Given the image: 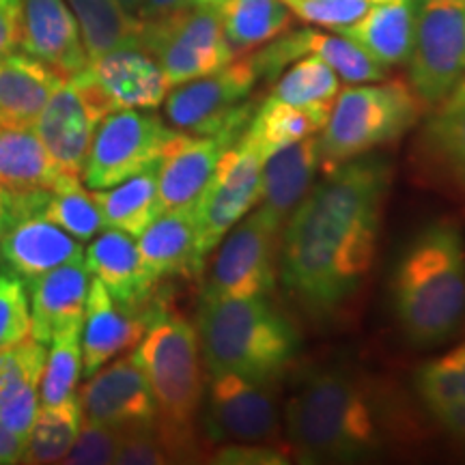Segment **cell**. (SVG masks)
Masks as SVG:
<instances>
[{
  "instance_id": "f5cc1de1",
  "label": "cell",
  "mask_w": 465,
  "mask_h": 465,
  "mask_svg": "<svg viewBox=\"0 0 465 465\" xmlns=\"http://www.w3.org/2000/svg\"><path fill=\"white\" fill-rule=\"evenodd\" d=\"M226 0H192V5H203V7H220Z\"/></svg>"
},
{
  "instance_id": "5bb4252c",
  "label": "cell",
  "mask_w": 465,
  "mask_h": 465,
  "mask_svg": "<svg viewBox=\"0 0 465 465\" xmlns=\"http://www.w3.org/2000/svg\"><path fill=\"white\" fill-rule=\"evenodd\" d=\"M72 78L91 91L106 114L125 108L155 110L171 91L160 63L138 42L93 58Z\"/></svg>"
},
{
  "instance_id": "83f0119b",
  "label": "cell",
  "mask_w": 465,
  "mask_h": 465,
  "mask_svg": "<svg viewBox=\"0 0 465 465\" xmlns=\"http://www.w3.org/2000/svg\"><path fill=\"white\" fill-rule=\"evenodd\" d=\"M67 174L50 158L33 125H0V188L9 192L52 190Z\"/></svg>"
},
{
  "instance_id": "7a4b0ae2",
  "label": "cell",
  "mask_w": 465,
  "mask_h": 465,
  "mask_svg": "<svg viewBox=\"0 0 465 465\" xmlns=\"http://www.w3.org/2000/svg\"><path fill=\"white\" fill-rule=\"evenodd\" d=\"M394 317L416 347L449 341L465 322V237L438 220L407 243L392 276Z\"/></svg>"
},
{
  "instance_id": "9a60e30c",
  "label": "cell",
  "mask_w": 465,
  "mask_h": 465,
  "mask_svg": "<svg viewBox=\"0 0 465 465\" xmlns=\"http://www.w3.org/2000/svg\"><path fill=\"white\" fill-rule=\"evenodd\" d=\"M106 110L78 80L65 78L35 119V132L61 171L83 177L91 141Z\"/></svg>"
},
{
  "instance_id": "1f68e13d",
  "label": "cell",
  "mask_w": 465,
  "mask_h": 465,
  "mask_svg": "<svg viewBox=\"0 0 465 465\" xmlns=\"http://www.w3.org/2000/svg\"><path fill=\"white\" fill-rule=\"evenodd\" d=\"M422 147L449 179L465 190V78L435 106L424 127Z\"/></svg>"
},
{
  "instance_id": "9c48e42d",
  "label": "cell",
  "mask_w": 465,
  "mask_h": 465,
  "mask_svg": "<svg viewBox=\"0 0 465 465\" xmlns=\"http://www.w3.org/2000/svg\"><path fill=\"white\" fill-rule=\"evenodd\" d=\"M407 83L424 108H435L465 78V3H418Z\"/></svg>"
},
{
  "instance_id": "8992f818",
  "label": "cell",
  "mask_w": 465,
  "mask_h": 465,
  "mask_svg": "<svg viewBox=\"0 0 465 465\" xmlns=\"http://www.w3.org/2000/svg\"><path fill=\"white\" fill-rule=\"evenodd\" d=\"M422 102L405 80L347 86L336 97L319 136L322 164L336 168L388 144L416 125Z\"/></svg>"
},
{
  "instance_id": "30bf717a",
  "label": "cell",
  "mask_w": 465,
  "mask_h": 465,
  "mask_svg": "<svg viewBox=\"0 0 465 465\" xmlns=\"http://www.w3.org/2000/svg\"><path fill=\"white\" fill-rule=\"evenodd\" d=\"M282 229L261 209L243 216L216 246L203 300H242L272 293L281 265Z\"/></svg>"
},
{
  "instance_id": "d590c367",
  "label": "cell",
  "mask_w": 465,
  "mask_h": 465,
  "mask_svg": "<svg viewBox=\"0 0 465 465\" xmlns=\"http://www.w3.org/2000/svg\"><path fill=\"white\" fill-rule=\"evenodd\" d=\"M42 216L61 226L78 242H89L106 229V220L95 196L86 192L83 177L67 174L61 183L48 190Z\"/></svg>"
},
{
  "instance_id": "277c9868",
  "label": "cell",
  "mask_w": 465,
  "mask_h": 465,
  "mask_svg": "<svg viewBox=\"0 0 465 465\" xmlns=\"http://www.w3.org/2000/svg\"><path fill=\"white\" fill-rule=\"evenodd\" d=\"M207 377L232 373L272 383L298 356L293 323L265 295L242 300H201L196 319Z\"/></svg>"
},
{
  "instance_id": "681fc988",
  "label": "cell",
  "mask_w": 465,
  "mask_h": 465,
  "mask_svg": "<svg viewBox=\"0 0 465 465\" xmlns=\"http://www.w3.org/2000/svg\"><path fill=\"white\" fill-rule=\"evenodd\" d=\"M446 356H449L452 366L457 369L459 381H461V391L465 394V342H463V345H459L457 349H452V351L446 353Z\"/></svg>"
},
{
  "instance_id": "44dd1931",
  "label": "cell",
  "mask_w": 465,
  "mask_h": 465,
  "mask_svg": "<svg viewBox=\"0 0 465 465\" xmlns=\"http://www.w3.org/2000/svg\"><path fill=\"white\" fill-rule=\"evenodd\" d=\"M91 278L86 261H74L25 282L31 306V339L50 345L58 332L83 325Z\"/></svg>"
},
{
  "instance_id": "8fae6325",
  "label": "cell",
  "mask_w": 465,
  "mask_h": 465,
  "mask_svg": "<svg viewBox=\"0 0 465 465\" xmlns=\"http://www.w3.org/2000/svg\"><path fill=\"white\" fill-rule=\"evenodd\" d=\"M177 134L158 114L143 110H113L97 125L83 168L89 190H106L132 174L158 164L166 144Z\"/></svg>"
},
{
  "instance_id": "3957f363",
  "label": "cell",
  "mask_w": 465,
  "mask_h": 465,
  "mask_svg": "<svg viewBox=\"0 0 465 465\" xmlns=\"http://www.w3.org/2000/svg\"><path fill=\"white\" fill-rule=\"evenodd\" d=\"M284 420L289 444L302 461H351L381 446L373 397L347 371L308 375L289 399Z\"/></svg>"
},
{
  "instance_id": "f907efd6",
  "label": "cell",
  "mask_w": 465,
  "mask_h": 465,
  "mask_svg": "<svg viewBox=\"0 0 465 465\" xmlns=\"http://www.w3.org/2000/svg\"><path fill=\"white\" fill-rule=\"evenodd\" d=\"M113 3L132 20L143 22V0H113Z\"/></svg>"
},
{
  "instance_id": "cb8c5ba5",
  "label": "cell",
  "mask_w": 465,
  "mask_h": 465,
  "mask_svg": "<svg viewBox=\"0 0 465 465\" xmlns=\"http://www.w3.org/2000/svg\"><path fill=\"white\" fill-rule=\"evenodd\" d=\"M91 276L104 282L119 304L144 308L153 293L155 281L144 265L138 243L132 235L110 229L93 237L84 252Z\"/></svg>"
},
{
  "instance_id": "60d3db41",
  "label": "cell",
  "mask_w": 465,
  "mask_h": 465,
  "mask_svg": "<svg viewBox=\"0 0 465 465\" xmlns=\"http://www.w3.org/2000/svg\"><path fill=\"white\" fill-rule=\"evenodd\" d=\"M287 7L308 25L325 28H342L358 22L373 7L371 0H282Z\"/></svg>"
},
{
  "instance_id": "2e32d148",
  "label": "cell",
  "mask_w": 465,
  "mask_h": 465,
  "mask_svg": "<svg viewBox=\"0 0 465 465\" xmlns=\"http://www.w3.org/2000/svg\"><path fill=\"white\" fill-rule=\"evenodd\" d=\"M315 54L339 74L347 84H366L380 83L388 78V67L380 65L356 44L349 42L342 35H328L312 31V28H300L281 37L272 39L252 54L254 67H257L261 80H274L281 72L300 56Z\"/></svg>"
},
{
  "instance_id": "f546056e",
  "label": "cell",
  "mask_w": 465,
  "mask_h": 465,
  "mask_svg": "<svg viewBox=\"0 0 465 465\" xmlns=\"http://www.w3.org/2000/svg\"><path fill=\"white\" fill-rule=\"evenodd\" d=\"M102 216L110 229H119L127 235L138 237L147 226L160 216L158 196V164L132 174L125 182L106 190H93Z\"/></svg>"
},
{
  "instance_id": "6da1fadb",
  "label": "cell",
  "mask_w": 465,
  "mask_h": 465,
  "mask_svg": "<svg viewBox=\"0 0 465 465\" xmlns=\"http://www.w3.org/2000/svg\"><path fill=\"white\" fill-rule=\"evenodd\" d=\"M391 179L381 158L349 160L312 185L284 223L282 282L312 315H332L373 267Z\"/></svg>"
},
{
  "instance_id": "ba28073f",
  "label": "cell",
  "mask_w": 465,
  "mask_h": 465,
  "mask_svg": "<svg viewBox=\"0 0 465 465\" xmlns=\"http://www.w3.org/2000/svg\"><path fill=\"white\" fill-rule=\"evenodd\" d=\"M138 44L160 63L171 89L218 72L235 58L224 37L220 7L203 5L143 22Z\"/></svg>"
},
{
  "instance_id": "b9f144b4",
  "label": "cell",
  "mask_w": 465,
  "mask_h": 465,
  "mask_svg": "<svg viewBox=\"0 0 465 465\" xmlns=\"http://www.w3.org/2000/svg\"><path fill=\"white\" fill-rule=\"evenodd\" d=\"M44 342L28 339L0 349V397L26 377H42L45 364Z\"/></svg>"
},
{
  "instance_id": "484cf974",
  "label": "cell",
  "mask_w": 465,
  "mask_h": 465,
  "mask_svg": "<svg viewBox=\"0 0 465 465\" xmlns=\"http://www.w3.org/2000/svg\"><path fill=\"white\" fill-rule=\"evenodd\" d=\"M416 0H391L373 5L351 26L336 28V33L353 42L383 67L407 65L416 33Z\"/></svg>"
},
{
  "instance_id": "d6986e66",
  "label": "cell",
  "mask_w": 465,
  "mask_h": 465,
  "mask_svg": "<svg viewBox=\"0 0 465 465\" xmlns=\"http://www.w3.org/2000/svg\"><path fill=\"white\" fill-rule=\"evenodd\" d=\"M17 45L61 78H72L89 65L78 20L65 0H25Z\"/></svg>"
},
{
  "instance_id": "74e56055",
  "label": "cell",
  "mask_w": 465,
  "mask_h": 465,
  "mask_svg": "<svg viewBox=\"0 0 465 465\" xmlns=\"http://www.w3.org/2000/svg\"><path fill=\"white\" fill-rule=\"evenodd\" d=\"M80 334L83 325H74L50 341V351L45 353L42 381H39V401L44 407L61 405L78 394V381L83 375Z\"/></svg>"
},
{
  "instance_id": "f6af8a7d",
  "label": "cell",
  "mask_w": 465,
  "mask_h": 465,
  "mask_svg": "<svg viewBox=\"0 0 465 465\" xmlns=\"http://www.w3.org/2000/svg\"><path fill=\"white\" fill-rule=\"evenodd\" d=\"M26 450V441L11 433L3 422H0V465H14L22 461Z\"/></svg>"
},
{
  "instance_id": "7bdbcfd3",
  "label": "cell",
  "mask_w": 465,
  "mask_h": 465,
  "mask_svg": "<svg viewBox=\"0 0 465 465\" xmlns=\"http://www.w3.org/2000/svg\"><path fill=\"white\" fill-rule=\"evenodd\" d=\"M164 441L155 424L134 427L121 431V444L114 463L119 465H162L171 463Z\"/></svg>"
},
{
  "instance_id": "f35d334b",
  "label": "cell",
  "mask_w": 465,
  "mask_h": 465,
  "mask_svg": "<svg viewBox=\"0 0 465 465\" xmlns=\"http://www.w3.org/2000/svg\"><path fill=\"white\" fill-rule=\"evenodd\" d=\"M31 336V306L26 284L9 270H0V349Z\"/></svg>"
},
{
  "instance_id": "d6a6232c",
  "label": "cell",
  "mask_w": 465,
  "mask_h": 465,
  "mask_svg": "<svg viewBox=\"0 0 465 465\" xmlns=\"http://www.w3.org/2000/svg\"><path fill=\"white\" fill-rule=\"evenodd\" d=\"M80 424H83V407L78 394L61 405H39L20 463H61L72 449L74 440L78 438Z\"/></svg>"
},
{
  "instance_id": "ab89813d",
  "label": "cell",
  "mask_w": 465,
  "mask_h": 465,
  "mask_svg": "<svg viewBox=\"0 0 465 465\" xmlns=\"http://www.w3.org/2000/svg\"><path fill=\"white\" fill-rule=\"evenodd\" d=\"M121 444L119 429L106 424L89 422L83 418L78 438L74 440L72 449L61 463L67 465H110L114 463L116 450Z\"/></svg>"
},
{
  "instance_id": "e575fe53",
  "label": "cell",
  "mask_w": 465,
  "mask_h": 465,
  "mask_svg": "<svg viewBox=\"0 0 465 465\" xmlns=\"http://www.w3.org/2000/svg\"><path fill=\"white\" fill-rule=\"evenodd\" d=\"M341 93V78L328 63L315 54H308L293 63L287 72L278 75L270 97L300 108H315L332 113Z\"/></svg>"
},
{
  "instance_id": "ac0fdd59",
  "label": "cell",
  "mask_w": 465,
  "mask_h": 465,
  "mask_svg": "<svg viewBox=\"0 0 465 465\" xmlns=\"http://www.w3.org/2000/svg\"><path fill=\"white\" fill-rule=\"evenodd\" d=\"M155 311L158 308L147 311V308L119 304L104 287V282L93 276L89 295H86L83 334H80L83 375L91 377L110 360L132 351L147 332Z\"/></svg>"
},
{
  "instance_id": "4316f807",
  "label": "cell",
  "mask_w": 465,
  "mask_h": 465,
  "mask_svg": "<svg viewBox=\"0 0 465 465\" xmlns=\"http://www.w3.org/2000/svg\"><path fill=\"white\" fill-rule=\"evenodd\" d=\"M63 80L26 52L0 56V125L31 127Z\"/></svg>"
},
{
  "instance_id": "7402d4cb",
  "label": "cell",
  "mask_w": 465,
  "mask_h": 465,
  "mask_svg": "<svg viewBox=\"0 0 465 465\" xmlns=\"http://www.w3.org/2000/svg\"><path fill=\"white\" fill-rule=\"evenodd\" d=\"M232 144L235 141L226 136L174 134L158 162V196L162 212L194 205L224 151Z\"/></svg>"
},
{
  "instance_id": "f1b7e54d",
  "label": "cell",
  "mask_w": 465,
  "mask_h": 465,
  "mask_svg": "<svg viewBox=\"0 0 465 465\" xmlns=\"http://www.w3.org/2000/svg\"><path fill=\"white\" fill-rule=\"evenodd\" d=\"M220 17L235 56L270 44L293 25V11L282 0H226L220 5Z\"/></svg>"
},
{
  "instance_id": "4fadbf2b",
  "label": "cell",
  "mask_w": 465,
  "mask_h": 465,
  "mask_svg": "<svg viewBox=\"0 0 465 465\" xmlns=\"http://www.w3.org/2000/svg\"><path fill=\"white\" fill-rule=\"evenodd\" d=\"M203 427L209 441L276 444L281 438V411L270 383L232 373L209 377Z\"/></svg>"
},
{
  "instance_id": "7c38bea8",
  "label": "cell",
  "mask_w": 465,
  "mask_h": 465,
  "mask_svg": "<svg viewBox=\"0 0 465 465\" xmlns=\"http://www.w3.org/2000/svg\"><path fill=\"white\" fill-rule=\"evenodd\" d=\"M263 160V153L246 134L220 158L212 179L194 203L199 254L203 259L216 250L226 232L259 203Z\"/></svg>"
},
{
  "instance_id": "836d02e7",
  "label": "cell",
  "mask_w": 465,
  "mask_h": 465,
  "mask_svg": "<svg viewBox=\"0 0 465 465\" xmlns=\"http://www.w3.org/2000/svg\"><path fill=\"white\" fill-rule=\"evenodd\" d=\"M65 3L78 20L89 61L125 44L138 42L143 22L125 15L113 0H65Z\"/></svg>"
},
{
  "instance_id": "ffe728a7",
  "label": "cell",
  "mask_w": 465,
  "mask_h": 465,
  "mask_svg": "<svg viewBox=\"0 0 465 465\" xmlns=\"http://www.w3.org/2000/svg\"><path fill=\"white\" fill-rule=\"evenodd\" d=\"M0 261L5 270L28 282L58 265L84 261V248L42 213H25L9 220L0 240Z\"/></svg>"
},
{
  "instance_id": "ee69618b",
  "label": "cell",
  "mask_w": 465,
  "mask_h": 465,
  "mask_svg": "<svg viewBox=\"0 0 465 465\" xmlns=\"http://www.w3.org/2000/svg\"><path fill=\"white\" fill-rule=\"evenodd\" d=\"M287 461L281 450L265 444H229L216 455V463L231 465H281Z\"/></svg>"
},
{
  "instance_id": "603a6c76",
  "label": "cell",
  "mask_w": 465,
  "mask_h": 465,
  "mask_svg": "<svg viewBox=\"0 0 465 465\" xmlns=\"http://www.w3.org/2000/svg\"><path fill=\"white\" fill-rule=\"evenodd\" d=\"M319 164L317 134L278 149L263 160L259 209L281 229L312 190Z\"/></svg>"
},
{
  "instance_id": "816d5d0a",
  "label": "cell",
  "mask_w": 465,
  "mask_h": 465,
  "mask_svg": "<svg viewBox=\"0 0 465 465\" xmlns=\"http://www.w3.org/2000/svg\"><path fill=\"white\" fill-rule=\"evenodd\" d=\"M9 226V190L0 188V240Z\"/></svg>"
},
{
  "instance_id": "4dcf8cb0",
  "label": "cell",
  "mask_w": 465,
  "mask_h": 465,
  "mask_svg": "<svg viewBox=\"0 0 465 465\" xmlns=\"http://www.w3.org/2000/svg\"><path fill=\"white\" fill-rule=\"evenodd\" d=\"M330 113L315 108H300L267 97L250 121L246 136L257 144L263 158L289 144L315 136L328 124Z\"/></svg>"
},
{
  "instance_id": "7dc6e473",
  "label": "cell",
  "mask_w": 465,
  "mask_h": 465,
  "mask_svg": "<svg viewBox=\"0 0 465 465\" xmlns=\"http://www.w3.org/2000/svg\"><path fill=\"white\" fill-rule=\"evenodd\" d=\"M17 48V31L0 14V56Z\"/></svg>"
},
{
  "instance_id": "bcb514c9",
  "label": "cell",
  "mask_w": 465,
  "mask_h": 465,
  "mask_svg": "<svg viewBox=\"0 0 465 465\" xmlns=\"http://www.w3.org/2000/svg\"><path fill=\"white\" fill-rule=\"evenodd\" d=\"M190 5L192 0H143V22L173 15Z\"/></svg>"
},
{
  "instance_id": "d4e9b609",
  "label": "cell",
  "mask_w": 465,
  "mask_h": 465,
  "mask_svg": "<svg viewBox=\"0 0 465 465\" xmlns=\"http://www.w3.org/2000/svg\"><path fill=\"white\" fill-rule=\"evenodd\" d=\"M138 250L155 281L199 274L205 259L199 254L194 205L164 209L138 235Z\"/></svg>"
},
{
  "instance_id": "c3c4849f",
  "label": "cell",
  "mask_w": 465,
  "mask_h": 465,
  "mask_svg": "<svg viewBox=\"0 0 465 465\" xmlns=\"http://www.w3.org/2000/svg\"><path fill=\"white\" fill-rule=\"evenodd\" d=\"M22 5H25V0H0V14H3L5 20H7L15 31L17 26H20Z\"/></svg>"
},
{
  "instance_id": "8d00e7d4",
  "label": "cell",
  "mask_w": 465,
  "mask_h": 465,
  "mask_svg": "<svg viewBox=\"0 0 465 465\" xmlns=\"http://www.w3.org/2000/svg\"><path fill=\"white\" fill-rule=\"evenodd\" d=\"M418 392L429 411L455 438L465 441V394L449 356L431 360L418 371Z\"/></svg>"
},
{
  "instance_id": "5b68a950",
  "label": "cell",
  "mask_w": 465,
  "mask_h": 465,
  "mask_svg": "<svg viewBox=\"0 0 465 465\" xmlns=\"http://www.w3.org/2000/svg\"><path fill=\"white\" fill-rule=\"evenodd\" d=\"M155 401V427L168 455L194 452V418L203 401L201 349L194 325L158 308L147 332L134 347Z\"/></svg>"
},
{
  "instance_id": "52a82bcc",
  "label": "cell",
  "mask_w": 465,
  "mask_h": 465,
  "mask_svg": "<svg viewBox=\"0 0 465 465\" xmlns=\"http://www.w3.org/2000/svg\"><path fill=\"white\" fill-rule=\"evenodd\" d=\"M259 80L252 54L235 56L218 72L173 86L164 100L166 121L192 136H226L237 143L257 113L248 97Z\"/></svg>"
},
{
  "instance_id": "e0dca14e",
  "label": "cell",
  "mask_w": 465,
  "mask_h": 465,
  "mask_svg": "<svg viewBox=\"0 0 465 465\" xmlns=\"http://www.w3.org/2000/svg\"><path fill=\"white\" fill-rule=\"evenodd\" d=\"M83 418L106 427L125 429L155 424V401L147 377L134 356L104 364L97 373L86 377L78 392Z\"/></svg>"
}]
</instances>
